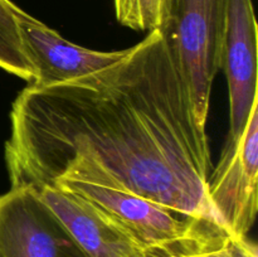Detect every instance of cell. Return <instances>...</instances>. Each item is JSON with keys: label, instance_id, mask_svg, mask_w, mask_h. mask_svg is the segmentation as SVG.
<instances>
[{"label": "cell", "instance_id": "5b68a950", "mask_svg": "<svg viewBox=\"0 0 258 257\" xmlns=\"http://www.w3.org/2000/svg\"><path fill=\"white\" fill-rule=\"evenodd\" d=\"M0 257H90L37 190L0 196Z\"/></svg>", "mask_w": 258, "mask_h": 257}, {"label": "cell", "instance_id": "8992f818", "mask_svg": "<svg viewBox=\"0 0 258 257\" xmlns=\"http://www.w3.org/2000/svg\"><path fill=\"white\" fill-rule=\"evenodd\" d=\"M219 70L228 83V138H238L258 100L257 22L252 0H229Z\"/></svg>", "mask_w": 258, "mask_h": 257}, {"label": "cell", "instance_id": "ba28073f", "mask_svg": "<svg viewBox=\"0 0 258 257\" xmlns=\"http://www.w3.org/2000/svg\"><path fill=\"white\" fill-rule=\"evenodd\" d=\"M38 193L90 257H135L141 248L96 207L68 190L45 186Z\"/></svg>", "mask_w": 258, "mask_h": 257}, {"label": "cell", "instance_id": "7c38bea8", "mask_svg": "<svg viewBox=\"0 0 258 257\" xmlns=\"http://www.w3.org/2000/svg\"><path fill=\"white\" fill-rule=\"evenodd\" d=\"M231 257H258L257 246L247 237L232 238Z\"/></svg>", "mask_w": 258, "mask_h": 257}, {"label": "cell", "instance_id": "52a82bcc", "mask_svg": "<svg viewBox=\"0 0 258 257\" xmlns=\"http://www.w3.org/2000/svg\"><path fill=\"white\" fill-rule=\"evenodd\" d=\"M18 20L22 28L25 53L35 72L33 86H49L85 77L113 65L126 49L101 52L88 49L64 39L19 8Z\"/></svg>", "mask_w": 258, "mask_h": 257}, {"label": "cell", "instance_id": "6da1fadb", "mask_svg": "<svg viewBox=\"0 0 258 257\" xmlns=\"http://www.w3.org/2000/svg\"><path fill=\"white\" fill-rule=\"evenodd\" d=\"M10 127L12 188L52 186L86 158L140 196L221 224L207 193L213 165L206 126L161 29L97 72L28 85L13 102Z\"/></svg>", "mask_w": 258, "mask_h": 257}, {"label": "cell", "instance_id": "7a4b0ae2", "mask_svg": "<svg viewBox=\"0 0 258 257\" xmlns=\"http://www.w3.org/2000/svg\"><path fill=\"white\" fill-rule=\"evenodd\" d=\"M52 186L87 201L140 247L181 233L197 218L135 193L86 158L73 160Z\"/></svg>", "mask_w": 258, "mask_h": 257}, {"label": "cell", "instance_id": "30bf717a", "mask_svg": "<svg viewBox=\"0 0 258 257\" xmlns=\"http://www.w3.org/2000/svg\"><path fill=\"white\" fill-rule=\"evenodd\" d=\"M18 12L19 7L14 3L0 0V68L30 85L34 82L35 72L25 53Z\"/></svg>", "mask_w": 258, "mask_h": 257}, {"label": "cell", "instance_id": "277c9868", "mask_svg": "<svg viewBox=\"0 0 258 257\" xmlns=\"http://www.w3.org/2000/svg\"><path fill=\"white\" fill-rule=\"evenodd\" d=\"M258 100L238 138H228L208 176V201L221 226L234 238L247 237L258 208Z\"/></svg>", "mask_w": 258, "mask_h": 257}, {"label": "cell", "instance_id": "3957f363", "mask_svg": "<svg viewBox=\"0 0 258 257\" xmlns=\"http://www.w3.org/2000/svg\"><path fill=\"white\" fill-rule=\"evenodd\" d=\"M229 0H169L163 32L190 95L194 113L207 127L212 85L221 68Z\"/></svg>", "mask_w": 258, "mask_h": 257}, {"label": "cell", "instance_id": "8fae6325", "mask_svg": "<svg viewBox=\"0 0 258 257\" xmlns=\"http://www.w3.org/2000/svg\"><path fill=\"white\" fill-rule=\"evenodd\" d=\"M169 0H113L118 23L140 32L163 29Z\"/></svg>", "mask_w": 258, "mask_h": 257}, {"label": "cell", "instance_id": "9c48e42d", "mask_svg": "<svg viewBox=\"0 0 258 257\" xmlns=\"http://www.w3.org/2000/svg\"><path fill=\"white\" fill-rule=\"evenodd\" d=\"M232 238L217 222L194 218L181 233L141 247L135 257H231Z\"/></svg>", "mask_w": 258, "mask_h": 257}]
</instances>
